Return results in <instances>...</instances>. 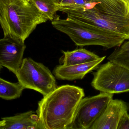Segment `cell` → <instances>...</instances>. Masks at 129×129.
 I'll use <instances>...</instances> for the list:
<instances>
[{"label":"cell","mask_w":129,"mask_h":129,"mask_svg":"<svg viewBox=\"0 0 129 129\" xmlns=\"http://www.w3.org/2000/svg\"><path fill=\"white\" fill-rule=\"evenodd\" d=\"M84 96L82 88L67 85L44 97L36 112L41 129H70L78 105Z\"/></svg>","instance_id":"6da1fadb"},{"label":"cell","mask_w":129,"mask_h":129,"mask_svg":"<svg viewBox=\"0 0 129 129\" xmlns=\"http://www.w3.org/2000/svg\"><path fill=\"white\" fill-rule=\"evenodd\" d=\"M48 20L30 0H0V24L4 37L25 42L38 25Z\"/></svg>","instance_id":"7a4b0ae2"},{"label":"cell","mask_w":129,"mask_h":129,"mask_svg":"<svg viewBox=\"0 0 129 129\" xmlns=\"http://www.w3.org/2000/svg\"><path fill=\"white\" fill-rule=\"evenodd\" d=\"M51 23L56 29L67 35L76 45L80 47L98 45L110 49L120 47L125 40H128L125 35L69 18L60 19L56 17Z\"/></svg>","instance_id":"3957f363"},{"label":"cell","mask_w":129,"mask_h":129,"mask_svg":"<svg viewBox=\"0 0 129 129\" xmlns=\"http://www.w3.org/2000/svg\"><path fill=\"white\" fill-rule=\"evenodd\" d=\"M58 10L67 14L71 19L125 35L129 39V20L126 16L101 12L93 8L58 5Z\"/></svg>","instance_id":"277c9868"},{"label":"cell","mask_w":129,"mask_h":129,"mask_svg":"<svg viewBox=\"0 0 129 129\" xmlns=\"http://www.w3.org/2000/svg\"><path fill=\"white\" fill-rule=\"evenodd\" d=\"M15 75L25 89L36 91L44 97L58 87L56 77L48 67L31 58L23 59Z\"/></svg>","instance_id":"5b68a950"},{"label":"cell","mask_w":129,"mask_h":129,"mask_svg":"<svg viewBox=\"0 0 129 129\" xmlns=\"http://www.w3.org/2000/svg\"><path fill=\"white\" fill-rule=\"evenodd\" d=\"M91 85L95 90L109 94L129 91V69L109 61L93 73Z\"/></svg>","instance_id":"8992f818"},{"label":"cell","mask_w":129,"mask_h":129,"mask_svg":"<svg viewBox=\"0 0 129 129\" xmlns=\"http://www.w3.org/2000/svg\"><path fill=\"white\" fill-rule=\"evenodd\" d=\"M113 94L101 92L83 98L77 108L70 129H90L104 111Z\"/></svg>","instance_id":"52a82bcc"},{"label":"cell","mask_w":129,"mask_h":129,"mask_svg":"<svg viewBox=\"0 0 129 129\" xmlns=\"http://www.w3.org/2000/svg\"><path fill=\"white\" fill-rule=\"evenodd\" d=\"M26 46L17 38L4 37L0 39V64L16 75L21 66Z\"/></svg>","instance_id":"ba28073f"},{"label":"cell","mask_w":129,"mask_h":129,"mask_svg":"<svg viewBox=\"0 0 129 129\" xmlns=\"http://www.w3.org/2000/svg\"><path fill=\"white\" fill-rule=\"evenodd\" d=\"M129 110L128 103L122 100L112 99L90 129H117L120 119Z\"/></svg>","instance_id":"9c48e42d"},{"label":"cell","mask_w":129,"mask_h":129,"mask_svg":"<svg viewBox=\"0 0 129 129\" xmlns=\"http://www.w3.org/2000/svg\"><path fill=\"white\" fill-rule=\"evenodd\" d=\"M105 58L106 56H104L96 60L81 64L71 66L57 65L54 69L53 73L56 79L60 80H82L87 73L98 68Z\"/></svg>","instance_id":"30bf717a"},{"label":"cell","mask_w":129,"mask_h":129,"mask_svg":"<svg viewBox=\"0 0 129 129\" xmlns=\"http://www.w3.org/2000/svg\"><path fill=\"white\" fill-rule=\"evenodd\" d=\"M1 119L5 120L6 124L0 129H41L38 116L33 111Z\"/></svg>","instance_id":"8fae6325"},{"label":"cell","mask_w":129,"mask_h":129,"mask_svg":"<svg viewBox=\"0 0 129 129\" xmlns=\"http://www.w3.org/2000/svg\"><path fill=\"white\" fill-rule=\"evenodd\" d=\"M63 55L59 59L60 64L71 66L91 62L101 57L85 48H80L73 51L62 50Z\"/></svg>","instance_id":"7c38bea8"},{"label":"cell","mask_w":129,"mask_h":129,"mask_svg":"<svg viewBox=\"0 0 129 129\" xmlns=\"http://www.w3.org/2000/svg\"><path fill=\"white\" fill-rule=\"evenodd\" d=\"M25 89L18 82L13 83L0 77V97L6 100L19 98Z\"/></svg>","instance_id":"4fadbf2b"},{"label":"cell","mask_w":129,"mask_h":129,"mask_svg":"<svg viewBox=\"0 0 129 129\" xmlns=\"http://www.w3.org/2000/svg\"><path fill=\"white\" fill-rule=\"evenodd\" d=\"M38 10L45 15L48 20H53L58 11L57 0H30Z\"/></svg>","instance_id":"5bb4252c"},{"label":"cell","mask_w":129,"mask_h":129,"mask_svg":"<svg viewBox=\"0 0 129 129\" xmlns=\"http://www.w3.org/2000/svg\"><path fill=\"white\" fill-rule=\"evenodd\" d=\"M107 59L110 61L118 64L129 69V49L122 50L117 48Z\"/></svg>","instance_id":"9a60e30c"},{"label":"cell","mask_w":129,"mask_h":129,"mask_svg":"<svg viewBox=\"0 0 129 129\" xmlns=\"http://www.w3.org/2000/svg\"><path fill=\"white\" fill-rule=\"evenodd\" d=\"M93 0H57L58 5L70 7H83Z\"/></svg>","instance_id":"2e32d148"},{"label":"cell","mask_w":129,"mask_h":129,"mask_svg":"<svg viewBox=\"0 0 129 129\" xmlns=\"http://www.w3.org/2000/svg\"><path fill=\"white\" fill-rule=\"evenodd\" d=\"M117 129H129V114L126 112L120 119Z\"/></svg>","instance_id":"e0dca14e"},{"label":"cell","mask_w":129,"mask_h":129,"mask_svg":"<svg viewBox=\"0 0 129 129\" xmlns=\"http://www.w3.org/2000/svg\"><path fill=\"white\" fill-rule=\"evenodd\" d=\"M120 49L122 50H127L129 49V40L128 41L123 43L119 47Z\"/></svg>","instance_id":"ac0fdd59"},{"label":"cell","mask_w":129,"mask_h":129,"mask_svg":"<svg viewBox=\"0 0 129 129\" xmlns=\"http://www.w3.org/2000/svg\"><path fill=\"white\" fill-rule=\"evenodd\" d=\"M122 1L125 3L127 14L129 11V0H122Z\"/></svg>","instance_id":"d6986e66"},{"label":"cell","mask_w":129,"mask_h":129,"mask_svg":"<svg viewBox=\"0 0 129 129\" xmlns=\"http://www.w3.org/2000/svg\"><path fill=\"white\" fill-rule=\"evenodd\" d=\"M2 120L0 121V129L2 127L5 126L6 125V120L4 119H2Z\"/></svg>","instance_id":"ffe728a7"},{"label":"cell","mask_w":129,"mask_h":129,"mask_svg":"<svg viewBox=\"0 0 129 129\" xmlns=\"http://www.w3.org/2000/svg\"><path fill=\"white\" fill-rule=\"evenodd\" d=\"M3 69V66L1 65V64H0V73H1V71L2 69Z\"/></svg>","instance_id":"44dd1931"},{"label":"cell","mask_w":129,"mask_h":129,"mask_svg":"<svg viewBox=\"0 0 129 129\" xmlns=\"http://www.w3.org/2000/svg\"><path fill=\"white\" fill-rule=\"evenodd\" d=\"M127 17H128V19L129 20V11L128 13V14H127Z\"/></svg>","instance_id":"7402d4cb"}]
</instances>
